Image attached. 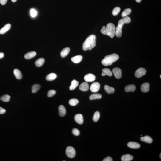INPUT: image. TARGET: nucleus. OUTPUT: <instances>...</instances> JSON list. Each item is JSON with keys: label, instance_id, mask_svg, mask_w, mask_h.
Returning <instances> with one entry per match:
<instances>
[{"label": "nucleus", "instance_id": "40", "mask_svg": "<svg viewBox=\"0 0 161 161\" xmlns=\"http://www.w3.org/2000/svg\"><path fill=\"white\" fill-rule=\"evenodd\" d=\"M8 0H0V3L2 5H5L6 4Z\"/></svg>", "mask_w": 161, "mask_h": 161}, {"label": "nucleus", "instance_id": "13", "mask_svg": "<svg viewBox=\"0 0 161 161\" xmlns=\"http://www.w3.org/2000/svg\"><path fill=\"white\" fill-rule=\"evenodd\" d=\"M127 146L131 148L137 149L140 148L141 145L138 143L130 142L128 143Z\"/></svg>", "mask_w": 161, "mask_h": 161}, {"label": "nucleus", "instance_id": "25", "mask_svg": "<svg viewBox=\"0 0 161 161\" xmlns=\"http://www.w3.org/2000/svg\"><path fill=\"white\" fill-rule=\"evenodd\" d=\"M104 89L106 93L108 94H113L115 92V89L114 88L110 87L107 85L104 86Z\"/></svg>", "mask_w": 161, "mask_h": 161}, {"label": "nucleus", "instance_id": "30", "mask_svg": "<svg viewBox=\"0 0 161 161\" xmlns=\"http://www.w3.org/2000/svg\"><path fill=\"white\" fill-rule=\"evenodd\" d=\"M131 10L130 8H127L124 10L122 13V17H126L128 15H129L131 12Z\"/></svg>", "mask_w": 161, "mask_h": 161}, {"label": "nucleus", "instance_id": "33", "mask_svg": "<svg viewBox=\"0 0 161 161\" xmlns=\"http://www.w3.org/2000/svg\"><path fill=\"white\" fill-rule=\"evenodd\" d=\"M100 117V114L98 111L95 112L93 117V120L94 122H96L98 121Z\"/></svg>", "mask_w": 161, "mask_h": 161}, {"label": "nucleus", "instance_id": "26", "mask_svg": "<svg viewBox=\"0 0 161 161\" xmlns=\"http://www.w3.org/2000/svg\"><path fill=\"white\" fill-rule=\"evenodd\" d=\"M45 60L44 58H40L38 59L35 62V66L37 67H40L44 64Z\"/></svg>", "mask_w": 161, "mask_h": 161}, {"label": "nucleus", "instance_id": "9", "mask_svg": "<svg viewBox=\"0 0 161 161\" xmlns=\"http://www.w3.org/2000/svg\"><path fill=\"white\" fill-rule=\"evenodd\" d=\"M96 79V77L94 74H86L84 77V80L86 82H91Z\"/></svg>", "mask_w": 161, "mask_h": 161}, {"label": "nucleus", "instance_id": "4", "mask_svg": "<svg viewBox=\"0 0 161 161\" xmlns=\"http://www.w3.org/2000/svg\"><path fill=\"white\" fill-rule=\"evenodd\" d=\"M119 58L118 55L114 53L105 56L104 59L102 60V63L105 66H110L113 63L118 60Z\"/></svg>", "mask_w": 161, "mask_h": 161}, {"label": "nucleus", "instance_id": "28", "mask_svg": "<svg viewBox=\"0 0 161 161\" xmlns=\"http://www.w3.org/2000/svg\"><path fill=\"white\" fill-rule=\"evenodd\" d=\"M102 98V95L98 94H92L90 96V100H93L97 99H100Z\"/></svg>", "mask_w": 161, "mask_h": 161}, {"label": "nucleus", "instance_id": "36", "mask_svg": "<svg viewBox=\"0 0 161 161\" xmlns=\"http://www.w3.org/2000/svg\"><path fill=\"white\" fill-rule=\"evenodd\" d=\"M72 133L73 135L76 136H79L80 134L79 131L76 128L73 129L72 130Z\"/></svg>", "mask_w": 161, "mask_h": 161}, {"label": "nucleus", "instance_id": "3", "mask_svg": "<svg viewBox=\"0 0 161 161\" xmlns=\"http://www.w3.org/2000/svg\"><path fill=\"white\" fill-rule=\"evenodd\" d=\"M131 22L130 18L128 16L123 17L119 21L118 25L115 29V35L117 37H121L122 34V30L123 25L126 23H130Z\"/></svg>", "mask_w": 161, "mask_h": 161}, {"label": "nucleus", "instance_id": "29", "mask_svg": "<svg viewBox=\"0 0 161 161\" xmlns=\"http://www.w3.org/2000/svg\"><path fill=\"white\" fill-rule=\"evenodd\" d=\"M41 85L39 84H34L32 86V92L33 93H35L38 91L40 88Z\"/></svg>", "mask_w": 161, "mask_h": 161}, {"label": "nucleus", "instance_id": "2", "mask_svg": "<svg viewBox=\"0 0 161 161\" xmlns=\"http://www.w3.org/2000/svg\"><path fill=\"white\" fill-rule=\"evenodd\" d=\"M115 25L112 23H108L106 27L103 26L101 30V32L104 35H107L110 37L113 38L115 35Z\"/></svg>", "mask_w": 161, "mask_h": 161}, {"label": "nucleus", "instance_id": "22", "mask_svg": "<svg viewBox=\"0 0 161 161\" xmlns=\"http://www.w3.org/2000/svg\"><path fill=\"white\" fill-rule=\"evenodd\" d=\"M102 76H105L106 75H107L110 76H112V72L109 69L106 68L103 69H102Z\"/></svg>", "mask_w": 161, "mask_h": 161}, {"label": "nucleus", "instance_id": "6", "mask_svg": "<svg viewBox=\"0 0 161 161\" xmlns=\"http://www.w3.org/2000/svg\"><path fill=\"white\" fill-rule=\"evenodd\" d=\"M146 72V70L145 69L143 68H140L135 71V76L137 78H139L145 75Z\"/></svg>", "mask_w": 161, "mask_h": 161}, {"label": "nucleus", "instance_id": "34", "mask_svg": "<svg viewBox=\"0 0 161 161\" xmlns=\"http://www.w3.org/2000/svg\"><path fill=\"white\" fill-rule=\"evenodd\" d=\"M121 11V8L119 7H116L112 11V14L114 16L118 15Z\"/></svg>", "mask_w": 161, "mask_h": 161}, {"label": "nucleus", "instance_id": "39", "mask_svg": "<svg viewBox=\"0 0 161 161\" xmlns=\"http://www.w3.org/2000/svg\"><path fill=\"white\" fill-rule=\"evenodd\" d=\"M5 112H6V110L0 106V114H5Z\"/></svg>", "mask_w": 161, "mask_h": 161}, {"label": "nucleus", "instance_id": "19", "mask_svg": "<svg viewBox=\"0 0 161 161\" xmlns=\"http://www.w3.org/2000/svg\"><path fill=\"white\" fill-rule=\"evenodd\" d=\"M136 86L134 84H130L126 86L125 88V90L126 92H134L136 89Z\"/></svg>", "mask_w": 161, "mask_h": 161}, {"label": "nucleus", "instance_id": "43", "mask_svg": "<svg viewBox=\"0 0 161 161\" xmlns=\"http://www.w3.org/2000/svg\"><path fill=\"white\" fill-rule=\"evenodd\" d=\"M12 0V2H16L17 0Z\"/></svg>", "mask_w": 161, "mask_h": 161}, {"label": "nucleus", "instance_id": "12", "mask_svg": "<svg viewBox=\"0 0 161 161\" xmlns=\"http://www.w3.org/2000/svg\"><path fill=\"white\" fill-rule=\"evenodd\" d=\"M149 84L148 83L143 84L141 87V89L142 92L144 93H146L149 90Z\"/></svg>", "mask_w": 161, "mask_h": 161}, {"label": "nucleus", "instance_id": "23", "mask_svg": "<svg viewBox=\"0 0 161 161\" xmlns=\"http://www.w3.org/2000/svg\"><path fill=\"white\" fill-rule=\"evenodd\" d=\"M14 74L15 77L18 79H20L22 78L21 72L19 70L15 69L14 71Z\"/></svg>", "mask_w": 161, "mask_h": 161}, {"label": "nucleus", "instance_id": "24", "mask_svg": "<svg viewBox=\"0 0 161 161\" xmlns=\"http://www.w3.org/2000/svg\"><path fill=\"white\" fill-rule=\"evenodd\" d=\"M79 84L78 82L75 80H73L71 83V85L70 86V90H74L78 86Z\"/></svg>", "mask_w": 161, "mask_h": 161}, {"label": "nucleus", "instance_id": "44", "mask_svg": "<svg viewBox=\"0 0 161 161\" xmlns=\"http://www.w3.org/2000/svg\"><path fill=\"white\" fill-rule=\"evenodd\" d=\"M160 159H161V153L160 155Z\"/></svg>", "mask_w": 161, "mask_h": 161}, {"label": "nucleus", "instance_id": "15", "mask_svg": "<svg viewBox=\"0 0 161 161\" xmlns=\"http://www.w3.org/2000/svg\"><path fill=\"white\" fill-rule=\"evenodd\" d=\"M83 57L82 55H76L72 58L71 60L73 63L77 64L80 63L82 60Z\"/></svg>", "mask_w": 161, "mask_h": 161}, {"label": "nucleus", "instance_id": "17", "mask_svg": "<svg viewBox=\"0 0 161 161\" xmlns=\"http://www.w3.org/2000/svg\"><path fill=\"white\" fill-rule=\"evenodd\" d=\"M59 114L60 116L63 117L66 114V110L65 107L63 105H61L59 107Z\"/></svg>", "mask_w": 161, "mask_h": 161}, {"label": "nucleus", "instance_id": "16", "mask_svg": "<svg viewBox=\"0 0 161 161\" xmlns=\"http://www.w3.org/2000/svg\"><path fill=\"white\" fill-rule=\"evenodd\" d=\"M36 53L35 51H31L28 52L24 55V57L26 59H29L33 58L36 56Z\"/></svg>", "mask_w": 161, "mask_h": 161}, {"label": "nucleus", "instance_id": "1", "mask_svg": "<svg viewBox=\"0 0 161 161\" xmlns=\"http://www.w3.org/2000/svg\"><path fill=\"white\" fill-rule=\"evenodd\" d=\"M96 36L94 35H90L85 40L83 44V49L86 51L90 50L96 46Z\"/></svg>", "mask_w": 161, "mask_h": 161}, {"label": "nucleus", "instance_id": "14", "mask_svg": "<svg viewBox=\"0 0 161 161\" xmlns=\"http://www.w3.org/2000/svg\"><path fill=\"white\" fill-rule=\"evenodd\" d=\"M11 24L9 23L6 24L0 30V34H5L9 30L11 27Z\"/></svg>", "mask_w": 161, "mask_h": 161}, {"label": "nucleus", "instance_id": "18", "mask_svg": "<svg viewBox=\"0 0 161 161\" xmlns=\"http://www.w3.org/2000/svg\"><path fill=\"white\" fill-rule=\"evenodd\" d=\"M57 75L54 73H51L47 75L46 79L47 81H52L54 80L56 78Z\"/></svg>", "mask_w": 161, "mask_h": 161}, {"label": "nucleus", "instance_id": "5", "mask_svg": "<svg viewBox=\"0 0 161 161\" xmlns=\"http://www.w3.org/2000/svg\"><path fill=\"white\" fill-rule=\"evenodd\" d=\"M65 153L67 156L71 158H74L76 155L75 149L72 146H68L67 148Z\"/></svg>", "mask_w": 161, "mask_h": 161}, {"label": "nucleus", "instance_id": "8", "mask_svg": "<svg viewBox=\"0 0 161 161\" xmlns=\"http://www.w3.org/2000/svg\"><path fill=\"white\" fill-rule=\"evenodd\" d=\"M115 78L117 79L121 78L122 76V71L120 69L115 67L113 69L112 71Z\"/></svg>", "mask_w": 161, "mask_h": 161}, {"label": "nucleus", "instance_id": "37", "mask_svg": "<svg viewBox=\"0 0 161 161\" xmlns=\"http://www.w3.org/2000/svg\"><path fill=\"white\" fill-rule=\"evenodd\" d=\"M30 14L32 17H35L37 15V11L34 9H32L30 11Z\"/></svg>", "mask_w": 161, "mask_h": 161}, {"label": "nucleus", "instance_id": "20", "mask_svg": "<svg viewBox=\"0 0 161 161\" xmlns=\"http://www.w3.org/2000/svg\"><path fill=\"white\" fill-rule=\"evenodd\" d=\"M141 141L149 144H151L153 142V140L149 136H145L141 137Z\"/></svg>", "mask_w": 161, "mask_h": 161}, {"label": "nucleus", "instance_id": "42", "mask_svg": "<svg viewBox=\"0 0 161 161\" xmlns=\"http://www.w3.org/2000/svg\"><path fill=\"white\" fill-rule=\"evenodd\" d=\"M135 1L137 3H140V2H141L142 0H135Z\"/></svg>", "mask_w": 161, "mask_h": 161}, {"label": "nucleus", "instance_id": "10", "mask_svg": "<svg viewBox=\"0 0 161 161\" xmlns=\"http://www.w3.org/2000/svg\"><path fill=\"white\" fill-rule=\"evenodd\" d=\"M74 119L76 122L79 124H82L84 122V118L81 114H78L75 115L74 116Z\"/></svg>", "mask_w": 161, "mask_h": 161}, {"label": "nucleus", "instance_id": "21", "mask_svg": "<svg viewBox=\"0 0 161 161\" xmlns=\"http://www.w3.org/2000/svg\"><path fill=\"white\" fill-rule=\"evenodd\" d=\"M70 51L69 47H66L62 50L61 52V56L62 58H64L67 56Z\"/></svg>", "mask_w": 161, "mask_h": 161}, {"label": "nucleus", "instance_id": "27", "mask_svg": "<svg viewBox=\"0 0 161 161\" xmlns=\"http://www.w3.org/2000/svg\"><path fill=\"white\" fill-rule=\"evenodd\" d=\"M133 156L129 154L123 155L121 157L122 161H130L133 160Z\"/></svg>", "mask_w": 161, "mask_h": 161}, {"label": "nucleus", "instance_id": "38", "mask_svg": "<svg viewBox=\"0 0 161 161\" xmlns=\"http://www.w3.org/2000/svg\"><path fill=\"white\" fill-rule=\"evenodd\" d=\"M103 161H113V159H112L111 157H106V158L104 159V160Z\"/></svg>", "mask_w": 161, "mask_h": 161}, {"label": "nucleus", "instance_id": "35", "mask_svg": "<svg viewBox=\"0 0 161 161\" xmlns=\"http://www.w3.org/2000/svg\"><path fill=\"white\" fill-rule=\"evenodd\" d=\"M56 92L54 90H50L48 91L47 93V96L48 97H51L54 96L56 94Z\"/></svg>", "mask_w": 161, "mask_h": 161}, {"label": "nucleus", "instance_id": "41", "mask_svg": "<svg viewBox=\"0 0 161 161\" xmlns=\"http://www.w3.org/2000/svg\"><path fill=\"white\" fill-rule=\"evenodd\" d=\"M4 57V54L3 53H0V59H2Z\"/></svg>", "mask_w": 161, "mask_h": 161}, {"label": "nucleus", "instance_id": "32", "mask_svg": "<svg viewBox=\"0 0 161 161\" xmlns=\"http://www.w3.org/2000/svg\"><path fill=\"white\" fill-rule=\"evenodd\" d=\"M78 100L75 98L71 99L70 100L69 103L72 106H75L78 104Z\"/></svg>", "mask_w": 161, "mask_h": 161}, {"label": "nucleus", "instance_id": "11", "mask_svg": "<svg viewBox=\"0 0 161 161\" xmlns=\"http://www.w3.org/2000/svg\"><path fill=\"white\" fill-rule=\"evenodd\" d=\"M89 85L86 82L82 83L80 85L79 89L80 90L82 91H87L89 89Z\"/></svg>", "mask_w": 161, "mask_h": 161}, {"label": "nucleus", "instance_id": "31", "mask_svg": "<svg viewBox=\"0 0 161 161\" xmlns=\"http://www.w3.org/2000/svg\"><path fill=\"white\" fill-rule=\"evenodd\" d=\"M10 96V95H5L1 97L0 99L2 101L7 102L9 101Z\"/></svg>", "mask_w": 161, "mask_h": 161}, {"label": "nucleus", "instance_id": "7", "mask_svg": "<svg viewBox=\"0 0 161 161\" xmlns=\"http://www.w3.org/2000/svg\"><path fill=\"white\" fill-rule=\"evenodd\" d=\"M100 87V84L98 82H95L91 84L90 87V90L93 93H96L98 91Z\"/></svg>", "mask_w": 161, "mask_h": 161}, {"label": "nucleus", "instance_id": "45", "mask_svg": "<svg viewBox=\"0 0 161 161\" xmlns=\"http://www.w3.org/2000/svg\"><path fill=\"white\" fill-rule=\"evenodd\" d=\"M161 75H160V78H161Z\"/></svg>", "mask_w": 161, "mask_h": 161}]
</instances>
